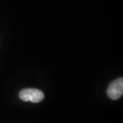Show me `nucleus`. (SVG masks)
Wrapping results in <instances>:
<instances>
[{"label": "nucleus", "instance_id": "obj_2", "mask_svg": "<svg viewBox=\"0 0 123 123\" xmlns=\"http://www.w3.org/2000/svg\"><path fill=\"white\" fill-rule=\"evenodd\" d=\"M123 93V78H117L110 84L107 89L108 96L113 100H117L122 96Z\"/></svg>", "mask_w": 123, "mask_h": 123}, {"label": "nucleus", "instance_id": "obj_1", "mask_svg": "<svg viewBox=\"0 0 123 123\" xmlns=\"http://www.w3.org/2000/svg\"><path fill=\"white\" fill-rule=\"evenodd\" d=\"M19 98L24 102L38 103L44 99V93L40 90L27 88L21 90L19 93Z\"/></svg>", "mask_w": 123, "mask_h": 123}]
</instances>
